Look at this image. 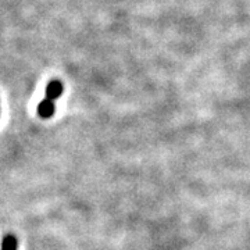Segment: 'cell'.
Wrapping results in <instances>:
<instances>
[{
	"label": "cell",
	"mask_w": 250,
	"mask_h": 250,
	"mask_svg": "<svg viewBox=\"0 0 250 250\" xmlns=\"http://www.w3.org/2000/svg\"><path fill=\"white\" fill-rule=\"evenodd\" d=\"M62 90H64V88H62V83L60 81H52V82H49V85L46 86V99L56 102V100L62 95Z\"/></svg>",
	"instance_id": "7a4b0ae2"
},
{
	"label": "cell",
	"mask_w": 250,
	"mask_h": 250,
	"mask_svg": "<svg viewBox=\"0 0 250 250\" xmlns=\"http://www.w3.org/2000/svg\"><path fill=\"white\" fill-rule=\"evenodd\" d=\"M18 241L13 233H7L1 239V249L0 250H17Z\"/></svg>",
	"instance_id": "3957f363"
},
{
	"label": "cell",
	"mask_w": 250,
	"mask_h": 250,
	"mask_svg": "<svg viewBox=\"0 0 250 250\" xmlns=\"http://www.w3.org/2000/svg\"><path fill=\"white\" fill-rule=\"evenodd\" d=\"M54 111H56V104H54L53 100H49V99H43L39 106H38V114L41 118H50L54 116Z\"/></svg>",
	"instance_id": "6da1fadb"
}]
</instances>
